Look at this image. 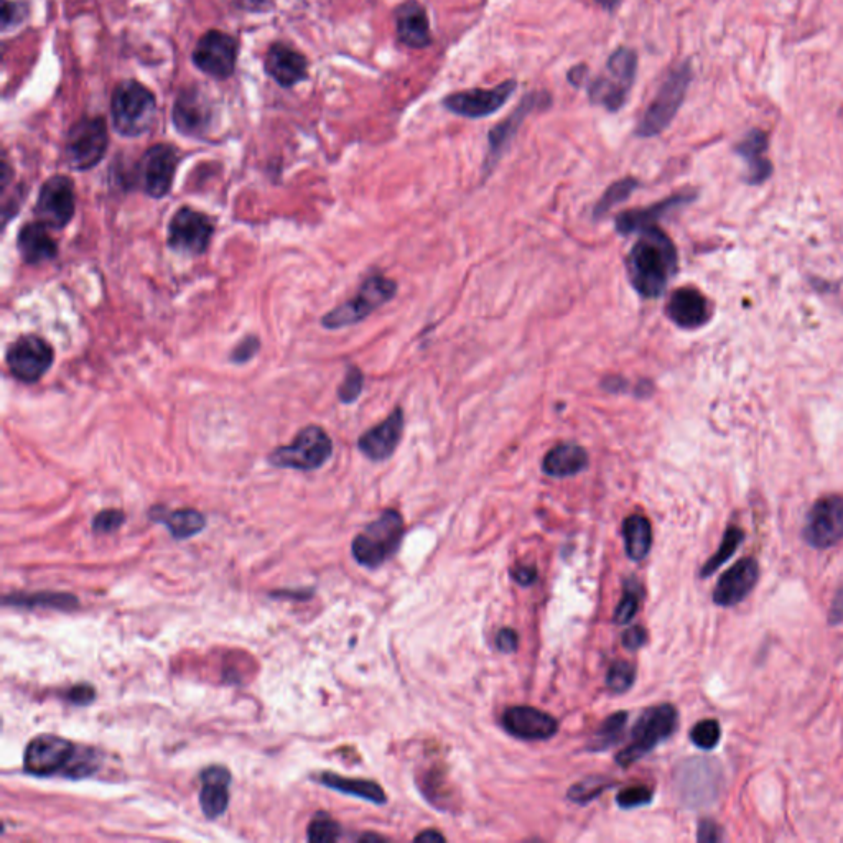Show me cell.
<instances>
[{
    "label": "cell",
    "instance_id": "cell-1",
    "mask_svg": "<svg viewBox=\"0 0 843 843\" xmlns=\"http://www.w3.org/2000/svg\"><path fill=\"white\" fill-rule=\"evenodd\" d=\"M677 249L664 231L649 228L641 233L626 257L629 282L644 299H659L677 272Z\"/></svg>",
    "mask_w": 843,
    "mask_h": 843
},
{
    "label": "cell",
    "instance_id": "cell-2",
    "mask_svg": "<svg viewBox=\"0 0 843 843\" xmlns=\"http://www.w3.org/2000/svg\"><path fill=\"white\" fill-rule=\"evenodd\" d=\"M692 78H694V70H692L690 60L682 61L674 66L657 89L656 96L644 112L641 121L638 122L634 134L641 139H651L666 131L684 104Z\"/></svg>",
    "mask_w": 843,
    "mask_h": 843
},
{
    "label": "cell",
    "instance_id": "cell-3",
    "mask_svg": "<svg viewBox=\"0 0 843 843\" xmlns=\"http://www.w3.org/2000/svg\"><path fill=\"white\" fill-rule=\"evenodd\" d=\"M638 75V53L633 48L620 47L606 61L605 71L595 80L588 81V101L608 112L625 108L629 93Z\"/></svg>",
    "mask_w": 843,
    "mask_h": 843
},
{
    "label": "cell",
    "instance_id": "cell-4",
    "mask_svg": "<svg viewBox=\"0 0 843 843\" xmlns=\"http://www.w3.org/2000/svg\"><path fill=\"white\" fill-rule=\"evenodd\" d=\"M111 114L114 129L121 136L139 137L154 126L157 101L139 81H122L112 93Z\"/></svg>",
    "mask_w": 843,
    "mask_h": 843
},
{
    "label": "cell",
    "instance_id": "cell-5",
    "mask_svg": "<svg viewBox=\"0 0 843 843\" xmlns=\"http://www.w3.org/2000/svg\"><path fill=\"white\" fill-rule=\"evenodd\" d=\"M404 532L406 527L401 514L387 509L354 537L351 545L354 560L366 569H379L399 550Z\"/></svg>",
    "mask_w": 843,
    "mask_h": 843
},
{
    "label": "cell",
    "instance_id": "cell-6",
    "mask_svg": "<svg viewBox=\"0 0 843 843\" xmlns=\"http://www.w3.org/2000/svg\"><path fill=\"white\" fill-rule=\"evenodd\" d=\"M679 725V712L671 704L656 705L643 712L631 730V743L616 755L621 768H629L671 738Z\"/></svg>",
    "mask_w": 843,
    "mask_h": 843
},
{
    "label": "cell",
    "instance_id": "cell-7",
    "mask_svg": "<svg viewBox=\"0 0 843 843\" xmlns=\"http://www.w3.org/2000/svg\"><path fill=\"white\" fill-rule=\"evenodd\" d=\"M397 294V284L384 275L374 274L364 280L361 289L354 299L348 300L333 312L322 318V325L328 330H340L356 323L363 322L374 310H378L384 303L394 299Z\"/></svg>",
    "mask_w": 843,
    "mask_h": 843
},
{
    "label": "cell",
    "instance_id": "cell-8",
    "mask_svg": "<svg viewBox=\"0 0 843 843\" xmlns=\"http://www.w3.org/2000/svg\"><path fill=\"white\" fill-rule=\"evenodd\" d=\"M333 453L330 435L317 425L300 430L294 442L275 448L269 455V463L277 468L313 471L322 468Z\"/></svg>",
    "mask_w": 843,
    "mask_h": 843
},
{
    "label": "cell",
    "instance_id": "cell-9",
    "mask_svg": "<svg viewBox=\"0 0 843 843\" xmlns=\"http://www.w3.org/2000/svg\"><path fill=\"white\" fill-rule=\"evenodd\" d=\"M109 134L104 117H84L66 134L65 157L73 170H89L104 159Z\"/></svg>",
    "mask_w": 843,
    "mask_h": 843
},
{
    "label": "cell",
    "instance_id": "cell-10",
    "mask_svg": "<svg viewBox=\"0 0 843 843\" xmlns=\"http://www.w3.org/2000/svg\"><path fill=\"white\" fill-rule=\"evenodd\" d=\"M517 81L506 80L490 89H466L442 99L443 109L466 119H483L501 111L516 93Z\"/></svg>",
    "mask_w": 843,
    "mask_h": 843
},
{
    "label": "cell",
    "instance_id": "cell-11",
    "mask_svg": "<svg viewBox=\"0 0 843 843\" xmlns=\"http://www.w3.org/2000/svg\"><path fill=\"white\" fill-rule=\"evenodd\" d=\"M802 539L812 549L825 550L843 541V498L830 494L814 503L807 513Z\"/></svg>",
    "mask_w": 843,
    "mask_h": 843
},
{
    "label": "cell",
    "instance_id": "cell-12",
    "mask_svg": "<svg viewBox=\"0 0 843 843\" xmlns=\"http://www.w3.org/2000/svg\"><path fill=\"white\" fill-rule=\"evenodd\" d=\"M550 106H552V94L549 91H544V89L542 91H531L522 98L521 103L517 104V108L504 121L498 122L491 129L490 136H488L490 149H488V157H486L485 162L486 173H490V170L496 167L499 159L503 157L509 144L516 137L517 131L526 121V117L532 112L545 111Z\"/></svg>",
    "mask_w": 843,
    "mask_h": 843
},
{
    "label": "cell",
    "instance_id": "cell-13",
    "mask_svg": "<svg viewBox=\"0 0 843 843\" xmlns=\"http://www.w3.org/2000/svg\"><path fill=\"white\" fill-rule=\"evenodd\" d=\"M215 226L208 216L183 206L168 224V246L187 256H200L210 246Z\"/></svg>",
    "mask_w": 843,
    "mask_h": 843
},
{
    "label": "cell",
    "instance_id": "cell-14",
    "mask_svg": "<svg viewBox=\"0 0 843 843\" xmlns=\"http://www.w3.org/2000/svg\"><path fill=\"white\" fill-rule=\"evenodd\" d=\"M76 748L70 740L56 735H38L25 748L24 768L32 776L47 778L65 773L75 756Z\"/></svg>",
    "mask_w": 843,
    "mask_h": 843
},
{
    "label": "cell",
    "instance_id": "cell-15",
    "mask_svg": "<svg viewBox=\"0 0 843 843\" xmlns=\"http://www.w3.org/2000/svg\"><path fill=\"white\" fill-rule=\"evenodd\" d=\"M191 58L196 68L205 75L226 80L236 70L238 42L228 33L210 30L198 40Z\"/></svg>",
    "mask_w": 843,
    "mask_h": 843
},
{
    "label": "cell",
    "instance_id": "cell-16",
    "mask_svg": "<svg viewBox=\"0 0 843 843\" xmlns=\"http://www.w3.org/2000/svg\"><path fill=\"white\" fill-rule=\"evenodd\" d=\"M75 185L65 175H55L43 183L38 193L35 215L47 228L63 229L75 216Z\"/></svg>",
    "mask_w": 843,
    "mask_h": 843
},
{
    "label": "cell",
    "instance_id": "cell-17",
    "mask_svg": "<svg viewBox=\"0 0 843 843\" xmlns=\"http://www.w3.org/2000/svg\"><path fill=\"white\" fill-rule=\"evenodd\" d=\"M5 359L15 379L32 384L52 368L55 353L52 346L40 336L28 335L10 345Z\"/></svg>",
    "mask_w": 843,
    "mask_h": 843
},
{
    "label": "cell",
    "instance_id": "cell-18",
    "mask_svg": "<svg viewBox=\"0 0 843 843\" xmlns=\"http://www.w3.org/2000/svg\"><path fill=\"white\" fill-rule=\"evenodd\" d=\"M180 155L172 145H152L139 162V182L142 190L152 198H164L172 188Z\"/></svg>",
    "mask_w": 843,
    "mask_h": 843
},
{
    "label": "cell",
    "instance_id": "cell-19",
    "mask_svg": "<svg viewBox=\"0 0 843 843\" xmlns=\"http://www.w3.org/2000/svg\"><path fill=\"white\" fill-rule=\"evenodd\" d=\"M722 771L717 763L708 760H690L684 763L677 776L682 801L689 806H705L720 792Z\"/></svg>",
    "mask_w": 843,
    "mask_h": 843
},
{
    "label": "cell",
    "instance_id": "cell-20",
    "mask_svg": "<svg viewBox=\"0 0 843 843\" xmlns=\"http://www.w3.org/2000/svg\"><path fill=\"white\" fill-rule=\"evenodd\" d=\"M761 569L755 557H745L738 560L733 567L723 573L715 590L713 603L723 608H732L750 597L760 580Z\"/></svg>",
    "mask_w": 843,
    "mask_h": 843
},
{
    "label": "cell",
    "instance_id": "cell-21",
    "mask_svg": "<svg viewBox=\"0 0 843 843\" xmlns=\"http://www.w3.org/2000/svg\"><path fill=\"white\" fill-rule=\"evenodd\" d=\"M503 725L511 735L526 741L549 740L559 732V722L552 715L527 705L508 708Z\"/></svg>",
    "mask_w": 843,
    "mask_h": 843
},
{
    "label": "cell",
    "instance_id": "cell-22",
    "mask_svg": "<svg viewBox=\"0 0 843 843\" xmlns=\"http://www.w3.org/2000/svg\"><path fill=\"white\" fill-rule=\"evenodd\" d=\"M404 434V412L397 407L386 420L361 435L358 440L359 452L373 462H384L392 457L401 443Z\"/></svg>",
    "mask_w": 843,
    "mask_h": 843
},
{
    "label": "cell",
    "instance_id": "cell-23",
    "mask_svg": "<svg viewBox=\"0 0 843 843\" xmlns=\"http://www.w3.org/2000/svg\"><path fill=\"white\" fill-rule=\"evenodd\" d=\"M667 317L685 330L704 327L712 318V307L702 292L692 287H682L667 302Z\"/></svg>",
    "mask_w": 843,
    "mask_h": 843
},
{
    "label": "cell",
    "instance_id": "cell-24",
    "mask_svg": "<svg viewBox=\"0 0 843 843\" xmlns=\"http://www.w3.org/2000/svg\"><path fill=\"white\" fill-rule=\"evenodd\" d=\"M172 119L183 136L201 137L210 129V104L196 89H187L175 101Z\"/></svg>",
    "mask_w": 843,
    "mask_h": 843
},
{
    "label": "cell",
    "instance_id": "cell-25",
    "mask_svg": "<svg viewBox=\"0 0 843 843\" xmlns=\"http://www.w3.org/2000/svg\"><path fill=\"white\" fill-rule=\"evenodd\" d=\"M397 38L402 45L422 50L432 45L429 15L419 0H407L396 9Z\"/></svg>",
    "mask_w": 843,
    "mask_h": 843
},
{
    "label": "cell",
    "instance_id": "cell-26",
    "mask_svg": "<svg viewBox=\"0 0 843 843\" xmlns=\"http://www.w3.org/2000/svg\"><path fill=\"white\" fill-rule=\"evenodd\" d=\"M267 75L282 88H294L295 84L307 80L308 60L302 53L284 43H274L264 61Z\"/></svg>",
    "mask_w": 843,
    "mask_h": 843
},
{
    "label": "cell",
    "instance_id": "cell-27",
    "mask_svg": "<svg viewBox=\"0 0 843 843\" xmlns=\"http://www.w3.org/2000/svg\"><path fill=\"white\" fill-rule=\"evenodd\" d=\"M200 806L208 819L223 816L229 804L231 773L224 766H210L200 776Z\"/></svg>",
    "mask_w": 843,
    "mask_h": 843
},
{
    "label": "cell",
    "instance_id": "cell-28",
    "mask_svg": "<svg viewBox=\"0 0 843 843\" xmlns=\"http://www.w3.org/2000/svg\"><path fill=\"white\" fill-rule=\"evenodd\" d=\"M692 200H694V195L682 193V195H674L667 200L659 201L656 205L648 206V208L623 211L616 218V231L623 236L643 233L646 229L653 228L654 223L666 215L667 211L674 210L677 206L687 205Z\"/></svg>",
    "mask_w": 843,
    "mask_h": 843
},
{
    "label": "cell",
    "instance_id": "cell-29",
    "mask_svg": "<svg viewBox=\"0 0 843 843\" xmlns=\"http://www.w3.org/2000/svg\"><path fill=\"white\" fill-rule=\"evenodd\" d=\"M769 139L766 132L761 129H751L740 144L736 145V154L745 160L748 165L746 182L750 185H760L766 182L773 173V164L769 162L764 154L768 150Z\"/></svg>",
    "mask_w": 843,
    "mask_h": 843
},
{
    "label": "cell",
    "instance_id": "cell-30",
    "mask_svg": "<svg viewBox=\"0 0 843 843\" xmlns=\"http://www.w3.org/2000/svg\"><path fill=\"white\" fill-rule=\"evenodd\" d=\"M20 256L27 264H42L45 261H52L58 254V246L55 239L50 236L47 226L43 223H28L20 229L19 239Z\"/></svg>",
    "mask_w": 843,
    "mask_h": 843
},
{
    "label": "cell",
    "instance_id": "cell-31",
    "mask_svg": "<svg viewBox=\"0 0 843 843\" xmlns=\"http://www.w3.org/2000/svg\"><path fill=\"white\" fill-rule=\"evenodd\" d=\"M588 453L577 443H560L545 455L542 470L552 478H569L587 470Z\"/></svg>",
    "mask_w": 843,
    "mask_h": 843
},
{
    "label": "cell",
    "instance_id": "cell-32",
    "mask_svg": "<svg viewBox=\"0 0 843 843\" xmlns=\"http://www.w3.org/2000/svg\"><path fill=\"white\" fill-rule=\"evenodd\" d=\"M150 519L155 522H160L167 526L168 531L172 534L173 539L183 541V539H190V537L200 534L206 527V517L196 511V509H175V511H167L162 506H155L150 509Z\"/></svg>",
    "mask_w": 843,
    "mask_h": 843
},
{
    "label": "cell",
    "instance_id": "cell-33",
    "mask_svg": "<svg viewBox=\"0 0 843 843\" xmlns=\"http://www.w3.org/2000/svg\"><path fill=\"white\" fill-rule=\"evenodd\" d=\"M318 783L327 786V788L335 789V791L343 792L348 796L359 797L364 801L373 802V804H386L387 796L384 789L374 781L368 779H351L340 776L335 773H322L318 776Z\"/></svg>",
    "mask_w": 843,
    "mask_h": 843
},
{
    "label": "cell",
    "instance_id": "cell-34",
    "mask_svg": "<svg viewBox=\"0 0 843 843\" xmlns=\"http://www.w3.org/2000/svg\"><path fill=\"white\" fill-rule=\"evenodd\" d=\"M623 537L629 559L639 562L648 557L649 550L653 547V527L648 517L641 514L626 517L623 522Z\"/></svg>",
    "mask_w": 843,
    "mask_h": 843
},
{
    "label": "cell",
    "instance_id": "cell-35",
    "mask_svg": "<svg viewBox=\"0 0 843 843\" xmlns=\"http://www.w3.org/2000/svg\"><path fill=\"white\" fill-rule=\"evenodd\" d=\"M4 605L17 608H53V610H76L80 601L70 593H33V595H9L4 598Z\"/></svg>",
    "mask_w": 843,
    "mask_h": 843
},
{
    "label": "cell",
    "instance_id": "cell-36",
    "mask_svg": "<svg viewBox=\"0 0 843 843\" xmlns=\"http://www.w3.org/2000/svg\"><path fill=\"white\" fill-rule=\"evenodd\" d=\"M745 537V531L741 527H728L725 534H723V539L720 542L717 552L705 562L704 567L700 570V578L710 577L723 564H727L728 560L732 559L733 555H735L736 550L740 549V545L745 541Z\"/></svg>",
    "mask_w": 843,
    "mask_h": 843
},
{
    "label": "cell",
    "instance_id": "cell-37",
    "mask_svg": "<svg viewBox=\"0 0 843 843\" xmlns=\"http://www.w3.org/2000/svg\"><path fill=\"white\" fill-rule=\"evenodd\" d=\"M626 722H628V713L616 712L610 717L606 718L605 722L601 723L597 733L593 735L592 741L588 743V750L592 753L598 751H605L616 743H620L625 733Z\"/></svg>",
    "mask_w": 843,
    "mask_h": 843
},
{
    "label": "cell",
    "instance_id": "cell-38",
    "mask_svg": "<svg viewBox=\"0 0 843 843\" xmlns=\"http://www.w3.org/2000/svg\"><path fill=\"white\" fill-rule=\"evenodd\" d=\"M638 187L639 182L633 177L621 178L618 182L610 185L608 190H606L605 193H603V196H601L597 206H595V213H593L595 218H600V216L606 215L613 206L628 200L629 196L633 195V191Z\"/></svg>",
    "mask_w": 843,
    "mask_h": 843
},
{
    "label": "cell",
    "instance_id": "cell-39",
    "mask_svg": "<svg viewBox=\"0 0 843 843\" xmlns=\"http://www.w3.org/2000/svg\"><path fill=\"white\" fill-rule=\"evenodd\" d=\"M613 786H615V781H611V779L603 778V776H590V778H585L580 783L573 784L572 788L567 792V797H569L570 801L575 802V804L585 806V804L592 802L593 799H597L598 796H601L603 792L608 791Z\"/></svg>",
    "mask_w": 843,
    "mask_h": 843
},
{
    "label": "cell",
    "instance_id": "cell-40",
    "mask_svg": "<svg viewBox=\"0 0 843 843\" xmlns=\"http://www.w3.org/2000/svg\"><path fill=\"white\" fill-rule=\"evenodd\" d=\"M641 598H643V587H641V583L636 582L634 578L626 580L623 598L618 603L615 616H613L616 625H626V623L633 620L636 613H638Z\"/></svg>",
    "mask_w": 843,
    "mask_h": 843
},
{
    "label": "cell",
    "instance_id": "cell-41",
    "mask_svg": "<svg viewBox=\"0 0 843 843\" xmlns=\"http://www.w3.org/2000/svg\"><path fill=\"white\" fill-rule=\"evenodd\" d=\"M308 840L313 843H330L340 840L341 827L330 814L318 812L308 825Z\"/></svg>",
    "mask_w": 843,
    "mask_h": 843
},
{
    "label": "cell",
    "instance_id": "cell-42",
    "mask_svg": "<svg viewBox=\"0 0 843 843\" xmlns=\"http://www.w3.org/2000/svg\"><path fill=\"white\" fill-rule=\"evenodd\" d=\"M722 740V727L718 720L707 718V720H700L695 723V727L690 730V741L694 743L697 748L704 751H712L717 748L718 743Z\"/></svg>",
    "mask_w": 843,
    "mask_h": 843
},
{
    "label": "cell",
    "instance_id": "cell-43",
    "mask_svg": "<svg viewBox=\"0 0 843 843\" xmlns=\"http://www.w3.org/2000/svg\"><path fill=\"white\" fill-rule=\"evenodd\" d=\"M99 768V758L96 751L91 748H76L73 760L68 764L63 776L71 779L86 778L89 774L96 773Z\"/></svg>",
    "mask_w": 843,
    "mask_h": 843
},
{
    "label": "cell",
    "instance_id": "cell-44",
    "mask_svg": "<svg viewBox=\"0 0 843 843\" xmlns=\"http://www.w3.org/2000/svg\"><path fill=\"white\" fill-rule=\"evenodd\" d=\"M634 680H636V667L628 661H615L611 664L606 676V685L615 694H625L626 690L633 687Z\"/></svg>",
    "mask_w": 843,
    "mask_h": 843
},
{
    "label": "cell",
    "instance_id": "cell-45",
    "mask_svg": "<svg viewBox=\"0 0 843 843\" xmlns=\"http://www.w3.org/2000/svg\"><path fill=\"white\" fill-rule=\"evenodd\" d=\"M653 797L654 792L648 786H629L616 794V802L621 809H636L648 806Z\"/></svg>",
    "mask_w": 843,
    "mask_h": 843
},
{
    "label": "cell",
    "instance_id": "cell-46",
    "mask_svg": "<svg viewBox=\"0 0 843 843\" xmlns=\"http://www.w3.org/2000/svg\"><path fill=\"white\" fill-rule=\"evenodd\" d=\"M364 376L361 369L350 366L346 371L345 381L340 386L338 397L343 404H353L363 392Z\"/></svg>",
    "mask_w": 843,
    "mask_h": 843
},
{
    "label": "cell",
    "instance_id": "cell-47",
    "mask_svg": "<svg viewBox=\"0 0 843 843\" xmlns=\"http://www.w3.org/2000/svg\"><path fill=\"white\" fill-rule=\"evenodd\" d=\"M124 522H126V514L122 511L106 509V511H101L94 517L93 531L98 532V534H111V532L119 531Z\"/></svg>",
    "mask_w": 843,
    "mask_h": 843
},
{
    "label": "cell",
    "instance_id": "cell-48",
    "mask_svg": "<svg viewBox=\"0 0 843 843\" xmlns=\"http://www.w3.org/2000/svg\"><path fill=\"white\" fill-rule=\"evenodd\" d=\"M25 14H27L25 4L4 0V4H2V28L7 30V28L20 24L24 20Z\"/></svg>",
    "mask_w": 843,
    "mask_h": 843
},
{
    "label": "cell",
    "instance_id": "cell-49",
    "mask_svg": "<svg viewBox=\"0 0 843 843\" xmlns=\"http://www.w3.org/2000/svg\"><path fill=\"white\" fill-rule=\"evenodd\" d=\"M259 348H261V343H259L256 336H247L246 340L241 341L236 346V350L231 354V359H233L234 363H246V361L256 356Z\"/></svg>",
    "mask_w": 843,
    "mask_h": 843
},
{
    "label": "cell",
    "instance_id": "cell-50",
    "mask_svg": "<svg viewBox=\"0 0 843 843\" xmlns=\"http://www.w3.org/2000/svg\"><path fill=\"white\" fill-rule=\"evenodd\" d=\"M697 840L702 843H717L723 840V829L713 820H702L697 829Z\"/></svg>",
    "mask_w": 843,
    "mask_h": 843
},
{
    "label": "cell",
    "instance_id": "cell-51",
    "mask_svg": "<svg viewBox=\"0 0 843 843\" xmlns=\"http://www.w3.org/2000/svg\"><path fill=\"white\" fill-rule=\"evenodd\" d=\"M646 643H648V633L641 626L626 629L625 634H623V646L629 649V651H636V649L643 648Z\"/></svg>",
    "mask_w": 843,
    "mask_h": 843
},
{
    "label": "cell",
    "instance_id": "cell-52",
    "mask_svg": "<svg viewBox=\"0 0 843 843\" xmlns=\"http://www.w3.org/2000/svg\"><path fill=\"white\" fill-rule=\"evenodd\" d=\"M94 687L89 684H78L71 687L70 692L66 694V699L70 700L71 704L88 705L94 700Z\"/></svg>",
    "mask_w": 843,
    "mask_h": 843
},
{
    "label": "cell",
    "instance_id": "cell-53",
    "mask_svg": "<svg viewBox=\"0 0 843 843\" xmlns=\"http://www.w3.org/2000/svg\"><path fill=\"white\" fill-rule=\"evenodd\" d=\"M496 646H498L501 653H516L517 646H519V638H517L516 631L511 628L501 629L498 636H496Z\"/></svg>",
    "mask_w": 843,
    "mask_h": 843
},
{
    "label": "cell",
    "instance_id": "cell-54",
    "mask_svg": "<svg viewBox=\"0 0 843 843\" xmlns=\"http://www.w3.org/2000/svg\"><path fill=\"white\" fill-rule=\"evenodd\" d=\"M511 577L521 587H529V585L536 582L537 570L532 565H517L516 569L511 570Z\"/></svg>",
    "mask_w": 843,
    "mask_h": 843
},
{
    "label": "cell",
    "instance_id": "cell-55",
    "mask_svg": "<svg viewBox=\"0 0 843 843\" xmlns=\"http://www.w3.org/2000/svg\"><path fill=\"white\" fill-rule=\"evenodd\" d=\"M567 81L572 84L573 88H587L588 66L577 65L570 68L569 73H567Z\"/></svg>",
    "mask_w": 843,
    "mask_h": 843
},
{
    "label": "cell",
    "instance_id": "cell-56",
    "mask_svg": "<svg viewBox=\"0 0 843 843\" xmlns=\"http://www.w3.org/2000/svg\"><path fill=\"white\" fill-rule=\"evenodd\" d=\"M843 621V585L835 593L829 611V625L837 626Z\"/></svg>",
    "mask_w": 843,
    "mask_h": 843
},
{
    "label": "cell",
    "instance_id": "cell-57",
    "mask_svg": "<svg viewBox=\"0 0 843 843\" xmlns=\"http://www.w3.org/2000/svg\"><path fill=\"white\" fill-rule=\"evenodd\" d=\"M414 840L419 843H443L447 839L437 830H424L422 834L415 835Z\"/></svg>",
    "mask_w": 843,
    "mask_h": 843
},
{
    "label": "cell",
    "instance_id": "cell-58",
    "mask_svg": "<svg viewBox=\"0 0 843 843\" xmlns=\"http://www.w3.org/2000/svg\"><path fill=\"white\" fill-rule=\"evenodd\" d=\"M595 2L606 12H615L623 4V0H595Z\"/></svg>",
    "mask_w": 843,
    "mask_h": 843
},
{
    "label": "cell",
    "instance_id": "cell-59",
    "mask_svg": "<svg viewBox=\"0 0 843 843\" xmlns=\"http://www.w3.org/2000/svg\"><path fill=\"white\" fill-rule=\"evenodd\" d=\"M359 840H361V842H384V839H382V837H379V835L374 834L363 835V837H359Z\"/></svg>",
    "mask_w": 843,
    "mask_h": 843
}]
</instances>
